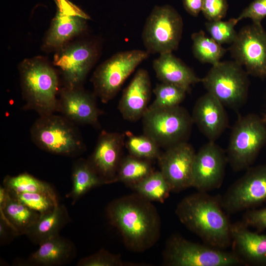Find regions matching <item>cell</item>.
<instances>
[{"mask_svg":"<svg viewBox=\"0 0 266 266\" xmlns=\"http://www.w3.org/2000/svg\"><path fill=\"white\" fill-rule=\"evenodd\" d=\"M150 54L146 50L120 51L100 64L92 77L95 95L107 103L120 91L126 79Z\"/></svg>","mask_w":266,"mask_h":266,"instance_id":"9","label":"cell"},{"mask_svg":"<svg viewBox=\"0 0 266 266\" xmlns=\"http://www.w3.org/2000/svg\"><path fill=\"white\" fill-rule=\"evenodd\" d=\"M40 214L11 197L8 190L0 187V219L6 222L18 236L27 231L39 219Z\"/></svg>","mask_w":266,"mask_h":266,"instance_id":"24","label":"cell"},{"mask_svg":"<svg viewBox=\"0 0 266 266\" xmlns=\"http://www.w3.org/2000/svg\"><path fill=\"white\" fill-rule=\"evenodd\" d=\"M19 68L26 109L39 116L57 111L59 81L52 66L42 58L35 57L23 61Z\"/></svg>","mask_w":266,"mask_h":266,"instance_id":"3","label":"cell"},{"mask_svg":"<svg viewBox=\"0 0 266 266\" xmlns=\"http://www.w3.org/2000/svg\"><path fill=\"white\" fill-rule=\"evenodd\" d=\"M9 193L11 197L40 215L51 211L59 204L49 196L42 193H17L10 191Z\"/></svg>","mask_w":266,"mask_h":266,"instance_id":"33","label":"cell"},{"mask_svg":"<svg viewBox=\"0 0 266 266\" xmlns=\"http://www.w3.org/2000/svg\"><path fill=\"white\" fill-rule=\"evenodd\" d=\"M203 0H183L186 10L191 15L197 16L201 11Z\"/></svg>","mask_w":266,"mask_h":266,"instance_id":"40","label":"cell"},{"mask_svg":"<svg viewBox=\"0 0 266 266\" xmlns=\"http://www.w3.org/2000/svg\"><path fill=\"white\" fill-rule=\"evenodd\" d=\"M196 152L188 142L162 152L158 159L160 171L169 184L171 192L192 187V171Z\"/></svg>","mask_w":266,"mask_h":266,"instance_id":"16","label":"cell"},{"mask_svg":"<svg viewBox=\"0 0 266 266\" xmlns=\"http://www.w3.org/2000/svg\"><path fill=\"white\" fill-rule=\"evenodd\" d=\"M125 134V146L130 155L151 161L158 160L161 155V148L147 135H136L130 131L126 132Z\"/></svg>","mask_w":266,"mask_h":266,"instance_id":"31","label":"cell"},{"mask_svg":"<svg viewBox=\"0 0 266 266\" xmlns=\"http://www.w3.org/2000/svg\"><path fill=\"white\" fill-rule=\"evenodd\" d=\"M131 188L151 201L161 202H164L171 192L162 172L155 170Z\"/></svg>","mask_w":266,"mask_h":266,"instance_id":"29","label":"cell"},{"mask_svg":"<svg viewBox=\"0 0 266 266\" xmlns=\"http://www.w3.org/2000/svg\"><path fill=\"white\" fill-rule=\"evenodd\" d=\"M266 17V0H254L236 18L238 22L244 18L250 19L253 23L261 24Z\"/></svg>","mask_w":266,"mask_h":266,"instance_id":"37","label":"cell"},{"mask_svg":"<svg viewBox=\"0 0 266 266\" xmlns=\"http://www.w3.org/2000/svg\"><path fill=\"white\" fill-rule=\"evenodd\" d=\"M227 163L226 152L214 141L203 145L195 154L192 187L203 192L219 188L224 179Z\"/></svg>","mask_w":266,"mask_h":266,"instance_id":"13","label":"cell"},{"mask_svg":"<svg viewBox=\"0 0 266 266\" xmlns=\"http://www.w3.org/2000/svg\"><path fill=\"white\" fill-rule=\"evenodd\" d=\"M266 200V164L248 168L221 197L224 210L237 213Z\"/></svg>","mask_w":266,"mask_h":266,"instance_id":"12","label":"cell"},{"mask_svg":"<svg viewBox=\"0 0 266 266\" xmlns=\"http://www.w3.org/2000/svg\"><path fill=\"white\" fill-rule=\"evenodd\" d=\"M264 120L266 122V114H265V115L264 116V117H263Z\"/></svg>","mask_w":266,"mask_h":266,"instance_id":"41","label":"cell"},{"mask_svg":"<svg viewBox=\"0 0 266 266\" xmlns=\"http://www.w3.org/2000/svg\"><path fill=\"white\" fill-rule=\"evenodd\" d=\"M242 223L247 227L256 228L258 231L266 229V207L247 211L243 216Z\"/></svg>","mask_w":266,"mask_h":266,"instance_id":"38","label":"cell"},{"mask_svg":"<svg viewBox=\"0 0 266 266\" xmlns=\"http://www.w3.org/2000/svg\"><path fill=\"white\" fill-rule=\"evenodd\" d=\"M163 261L168 266H235L246 264L235 252L193 242L178 234L167 240Z\"/></svg>","mask_w":266,"mask_h":266,"instance_id":"7","label":"cell"},{"mask_svg":"<svg viewBox=\"0 0 266 266\" xmlns=\"http://www.w3.org/2000/svg\"><path fill=\"white\" fill-rule=\"evenodd\" d=\"M143 134L165 150L188 142L194 124L184 107H154L149 105L142 118Z\"/></svg>","mask_w":266,"mask_h":266,"instance_id":"5","label":"cell"},{"mask_svg":"<svg viewBox=\"0 0 266 266\" xmlns=\"http://www.w3.org/2000/svg\"><path fill=\"white\" fill-rule=\"evenodd\" d=\"M57 13L53 19L44 41L46 50H58L87 27L89 16L67 0H56Z\"/></svg>","mask_w":266,"mask_h":266,"instance_id":"17","label":"cell"},{"mask_svg":"<svg viewBox=\"0 0 266 266\" xmlns=\"http://www.w3.org/2000/svg\"><path fill=\"white\" fill-rule=\"evenodd\" d=\"M231 235L235 253L245 263L266 264V234L253 233L241 222L232 224Z\"/></svg>","mask_w":266,"mask_h":266,"instance_id":"23","label":"cell"},{"mask_svg":"<svg viewBox=\"0 0 266 266\" xmlns=\"http://www.w3.org/2000/svg\"><path fill=\"white\" fill-rule=\"evenodd\" d=\"M153 92L155 99L150 105L161 108L180 105L187 92L181 87L163 82L157 84Z\"/></svg>","mask_w":266,"mask_h":266,"instance_id":"32","label":"cell"},{"mask_svg":"<svg viewBox=\"0 0 266 266\" xmlns=\"http://www.w3.org/2000/svg\"><path fill=\"white\" fill-rule=\"evenodd\" d=\"M249 74L234 61L219 62L201 78L205 88L224 106L237 109L246 101Z\"/></svg>","mask_w":266,"mask_h":266,"instance_id":"8","label":"cell"},{"mask_svg":"<svg viewBox=\"0 0 266 266\" xmlns=\"http://www.w3.org/2000/svg\"><path fill=\"white\" fill-rule=\"evenodd\" d=\"M191 38L193 54L202 63H209L213 66L220 62L226 52L221 45L211 37L206 36L202 31L193 33Z\"/></svg>","mask_w":266,"mask_h":266,"instance_id":"30","label":"cell"},{"mask_svg":"<svg viewBox=\"0 0 266 266\" xmlns=\"http://www.w3.org/2000/svg\"><path fill=\"white\" fill-rule=\"evenodd\" d=\"M24 263L32 266H59L70 263L76 257V249L70 240L60 235L38 245Z\"/></svg>","mask_w":266,"mask_h":266,"instance_id":"21","label":"cell"},{"mask_svg":"<svg viewBox=\"0 0 266 266\" xmlns=\"http://www.w3.org/2000/svg\"><path fill=\"white\" fill-rule=\"evenodd\" d=\"M266 143V122L263 117L249 114L240 116L231 133L226 155L235 171L247 169Z\"/></svg>","mask_w":266,"mask_h":266,"instance_id":"6","label":"cell"},{"mask_svg":"<svg viewBox=\"0 0 266 266\" xmlns=\"http://www.w3.org/2000/svg\"><path fill=\"white\" fill-rule=\"evenodd\" d=\"M120 255L112 254L104 249L81 259L77 266H125Z\"/></svg>","mask_w":266,"mask_h":266,"instance_id":"35","label":"cell"},{"mask_svg":"<svg viewBox=\"0 0 266 266\" xmlns=\"http://www.w3.org/2000/svg\"><path fill=\"white\" fill-rule=\"evenodd\" d=\"M2 186L9 191L14 193L44 194L59 202L57 194L50 184L39 180L27 172L14 176L6 175L3 180Z\"/></svg>","mask_w":266,"mask_h":266,"instance_id":"27","label":"cell"},{"mask_svg":"<svg viewBox=\"0 0 266 266\" xmlns=\"http://www.w3.org/2000/svg\"><path fill=\"white\" fill-rule=\"evenodd\" d=\"M18 236L17 233L6 222L0 219V244L4 245L9 243L15 237Z\"/></svg>","mask_w":266,"mask_h":266,"instance_id":"39","label":"cell"},{"mask_svg":"<svg viewBox=\"0 0 266 266\" xmlns=\"http://www.w3.org/2000/svg\"><path fill=\"white\" fill-rule=\"evenodd\" d=\"M106 214L131 251L149 249L160 236L161 220L156 208L151 201L136 193L111 201Z\"/></svg>","mask_w":266,"mask_h":266,"instance_id":"1","label":"cell"},{"mask_svg":"<svg viewBox=\"0 0 266 266\" xmlns=\"http://www.w3.org/2000/svg\"><path fill=\"white\" fill-rule=\"evenodd\" d=\"M74 123L54 113L40 116L30 133L33 142L52 154L75 157L85 149L81 134Z\"/></svg>","mask_w":266,"mask_h":266,"instance_id":"4","label":"cell"},{"mask_svg":"<svg viewBox=\"0 0 266 266\" xmlns=\"http://www.w3.org/2000/svg\"><path fill=\"white\" fill-rule=\"evenodd\" d=\"M72 186L66 197L74 204L91 189L104 185L87 160L80 158L74 161L71 172Z\"/></svg>","mask_w":266,"mask_h":266,"instance_id":"26","label":"cell"},{"mask_svg":"<svg viewBox=\"0 0 266 266\" xmlns=\"http://www.w3.org/2000/svg\"><path fill=\"white\" fill-rule=\"evenodd\" d=\"M95 96L80 87H65L60 92L57 111L74 124L97 126L101 112Z\"/></svg>","mask_w":266,"mask_h":266,"instance_id":"18","label":"cell"},{"mask_svg":"<svg viewBox=\"0 0 266 266\" xmlns=\"http://www.w3.org/2000/svg\"><path fill=\"white\" fill-rule=\"evenodd\" d=\"M183 27L182 17L172 6H155L146 20L142 33L146 51L150 54L172 53L178 47Z\"/></svg>","mask_w":266,"mask_h":266,"instance_id":"10","label":"cell"},{"mask_svg":"<svg viewBox=\"0 0 266 266\" xmlns=\"http://www.w3.org/2000/svg\"><path fill=\"white\" fill-rule=\"evenodd\" d=\"M151 162L130 154L123 157L118 169L116 182H122L132 188L154 171Z\"/></svg>","mask_w":266,"mask_h":266,"instance_id":"28","label":"cell"},{"mask_svg":"<svg viewBox=\"0 0 266 266\" xmlns=\"http://www.w3.org/2000/svg\"><path fill=\"white\" fill-rule=\"evenodd\" d=\"M229 49L248 74L266 78V32L261 24L252 23L243 27Z\"/></svg>","mask_w":266,"mask_h":266,"instance_id":"11","label":"cell"},{"mask_svg":"<svg viewBox=\"0 0 266 266\" xmlns=\"http://www.w3.org/2000/svg\"><path fill=\"white\" fill-rule=\"evenodd\" d=\"M151 95L149 72L139 68L124 89L119 102L118 108L123 118L132 122L142 118L149 106Z\"/></svg>","mask_w":266,"mask_h":266,"instance_id":"20","label":"cell"},{"mask_svg":"<svg viewBox=\"0 0 266 266\" xmlns=\"http://www.w3.org/2000/svg\"><path fill=\"white\" fill-rule=\"evenodd\" d=\"M224 211L221 197L198 191L184 198L177 204L175 214L206 244L224 250L232 242V224Z\"/></svg>","mask_w":266,"mask_h":266,"instance_id":"2","label":"cell"},{"mask_svg":"<svg viewBox=\"0 0 266 266\" xmlns=\"http://www.w3.org/2000/svg\"><path fill=\"white\" fill-rule=\"evenodd\" d=\"M192 117L194 123L210 141L215 142L228 125L224 105L208 92L197 100Z\"/></svg>","mask_w":266,"mask_h":266,"instance_id":"19","label":"cell"},{"mask_svg":"<svg viewBox=\"0 0 266 266\" xmlns=\"http://www.w3.org/2000/svg\"><path fill=\"white\" fill-rule=\"evenodd\" d=\"M125 134L102 131L95 148L87 160L104 184L116 182L118 169L123 158Z\"/></svg>","mask_w":266,"mask_h":266,"instance_id":"15","label":"cell"},{"mask_svg":"<svg viewBox=\"0 0 266 266\" xmlns=\"http://www.w3.org/2000/svg\"><path fill=\"white\" fill-rule=\"evenodd\" d=\"M92 43L81 42L65 45L55 55L53 63L60 70L66 86L80 87L98 56Z\"/></svg>","mask_w":266,"mask_h":266,"instance_id":"14","label":"cell"},{"mask_svg":"<svg viewBox=\"0 0 266 266\" xmlns=\"http://www.w3.org/2000/svg\"><path fill=\"white\" fill-rule=\"evenodd\" d=\"M228 8L227 0H203L201 11L209 21L221 20Z\"/></svg>","mask_w":266,"mask_h":266,"instance_id":"36","label":"cell"},{"mask_svg":"<svg viewBox=\"0 0 266 266\" xmlns=\"http://www.w3.org/2000/svg\"><path fill=\"white\" fill-rule=\"evenodd\" d=\"M70 221L66 206L59 203L51 211L40 215L39 219L28 229L25 235L33 243L38 245L60 235L61 231Z\"/></svg>","mask_w":266,"mask_h":266,"instance_id":"25","label":"cell"},{"mask_svg":"<svg viewBox=\"0 0 266 266\" xmlns=\"http://www.w3.org/2000/svg\"><path fill=\"white\" fill-rule=\"evenodd\" d=\"M237 22L236 18L227 21H209L205 24V27L211 38L219 44L232 43L237 36L234 26Z\"/></svg>","mask_w":266,"mask_h":266,"instance_id":"34","label":"cell"},{"mask_svg":"<svg viewBox=\"0 0 266 266\" xmlns=\"http://www.w3.org/2000/svg\"><path fill=\"white\" fill-rule=\"evenodd\" d=\"M153 68L161 82L178 86L187 92L192 85L201 82V78L172 53L160 54L154 60Z\"/></svg>","mask_w":266,"mask_h":266,"instance_id":"22","label":"cell"}]
</instances>
